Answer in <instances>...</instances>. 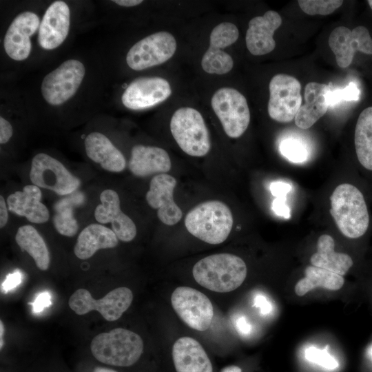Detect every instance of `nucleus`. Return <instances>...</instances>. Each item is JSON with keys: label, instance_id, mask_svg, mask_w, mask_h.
Masks as SVG:
<instances>
[{"label": "nucleus", "instance_id": "nucleus-30", "mask_svg": "<svg viewBox=\"0 0 372 372\" xmlns=\"http://www.w3.org/2000/svg\"><path fill=\"white\" fill-rule=\"evenodd\" d=\"M53 223L56 231L65 236H74L79 229L76 220L74 217L71 203L63 199L56 203Z\"/></svg>", "mask_w": 372, "mask_h": 372}, {"label": "nucleus", "instance_id": "nucleus-8", "mask_svg": "<svg viewBox=\"0 0 372 372\" xmlns=\"http://www.w3.org/2000/svg\"><path fill=\"white\" fill-rule=\"evenodd\" d=\"M83 64L76 59H69L48 74L41 83L43 99L52 105H60L76 92L85 76Z\"/></svg>", "mask_w": 372, "mask_h": 372}, {"label": "nucleus", "instance_id": "nucleus-35", "mask_svg": "<svg viewBox=\"0 0 372 372\" xmlns=\"http://www.w3.org/2000/svg\"><path fill=\"white\" fill-rule=\"evenodd\" d=\"M360 91L354 83H350L344 89L329 90L327 100L329 106H333L342 101H358Z\"/></svg>", "mask_w": 372, "mask_h": 372}, {"label": "nucleus", "instance_id": "nucleus-3", "mask_svg": "<svg viewBox=\"0 0 372 372\" xmlns=\"http://www.w3.org/2000/svg\"><path fill=\"white\" fill-rule=\"evenodd\" d=\"M233 223L230 209L219 200L198 205L185 218V225L191 234L211 245L220 244L228 238Z\"/></svg>", "mask_w": 372, "mask_h": 372}, {"label": "nucleus", "instance_id": "nucleus-31", "mask_svg": "<svg viewBox=\"0 0 372 372\" xmlns=\"http://www.w3.org/2000/svg\"><path fill=\"white\" fill-rule=\"evenodd\" d=\"M233 65L231 56L219 48L209 47L201 60L202 68L209 74H226L232 69Z\"/></svg>", "mask_w": 372, "mask_h": 372}, {"label": "nucleus", "instance_id": "nucleus-34", "mask_svg": "<svg viewBox=\"0 0 372 372\" xmlns=\"http://www.w3.org/2000/svg\"><path fill=\"white\" fill-rule=\"evenodd\" d=\"M280 153L293 163H302L307 159L308 152L306 146L299 140L287 138L280 144Z\"/></svg>", "mask_w": 372, "mask_h": 372}, {"label": "nucleus", "instance_id": "nucleus-24", "mask_svg": "<svg viewBox=\"0 0 372 372\" xmlns=\"http://www.w3.org/2000/svg\"><path fill=\"white\" fill-rule=\"evenodd\" d=\"M85 148L87 156L105 170L120 172L125 167L123 154L101 133L88 134L85 140Z\"/></svg>", "mask_w": 372, "mask_h": 372}, {"label": "nucleus", "instance_id": "nucleus-6", "mask_svg": "<svg viewBox=\"0 0 372 372\" xmlns=\"http://www.w3.org/2000/svg\"><path fill=\"white\" fill-rule=\"evenodd\" d=\"M211 105L226 134L241 136L250 122V112L245 97L237 90L222 87L211 97Z\"/></svg>", "mask_w": 372, "mask_h": 372}, {"label": "nucleus", "instance_id": "nucleus-7", "mask_svg": "<svg viewBox=\"0 0 372 372\" xmlns=\"http://www.w3.org/2000/svg\"><path fill=\"white\" fill-rule=\"evenodd\" d=\"M132 300V291L125 287L114 289L99 300H95L87 290L79 289L70 297L68 304L78 315L96 310L106 320L114 321L119 319L130 307Z\"/></svg>", "mask_w": 372, "mask_h": 372}, {"label": "nucleus", "instance_id": "nucleus-45", "mask_svg": "<svg viewBox=\"0 0 372 372\" xmlns=\"http://www.w3.org/2000/svg\"><path fill=\"white\" fill-rule=\"evenodd\" d=\"M114 3L124 7H133L141 4L143 1L141 0H114Z\"/></svg>", "mask_w": 372, "mask_h": 372}, {"label": "nucleus", "instance_id": "nucleus-50", "mask_svg": "<svg viewBox=\"0 0 372 372\" xmlns=\"http://www.w3.org/2000/svg\"><path fill=\"white\" fill-rule=\"evenodd\" d=\"M371 355H372V349H371Z\"/></svg>", "mask_w": 372, "mask_h": 372}, {"label": "nucleus", "instance_id": "nucleus-44", "mask_svg": "<svg viewBox=\"0 0 372 372\" xmlns=\"http://www.w3.org/2000/svg\"><path fill=\"white\" fill-rule=\"evenodd\" d=\"M236 327L240 333L244 334L247 333L250 330V326L244 318H238L236 322Z\"/></svg>", "mask_w": 372, "mask_h": 372}, {"label": "nucleus", "instance_id": "nucleus-19", "mask_svg": "<svg viewBox=\"0 0 372 372\" xmlns=\"http://www.w3.org/2000/svg\"><path fill=\"white\" fill-rule=\"evenodd\" d=\"M282 23L280 14L273 10L256 17L249 22L245 41L251 54L261 56L271 52L276 46L273 34Z\"/></svg>", "mask_w": 372, "mask_h": 372}, {"label": "nucleus", "instance_id": "nucleus-38", "mask_svg": "<svg viewBox=\"0 0 372 372\" xmlns=\"http://www.w3.org/2000/svg\"><path fill=\"white\" fill-rule=\"evenodd\" d=\"M270 191L273 196L276 197H286L291 189V186L286 183L278 181L270 185Z\"/></svg>", "mask_w": 372, "mask_h": 372}, {"label": "nucleus", "instance_id": "nucleus-47", "mask_svg": "<svg viewBox=\"0 0 372 372\" xmlns=\"http://www.w3.org/2000/svg\"><path fill=\"white\" fill-rule=\"evenodd\" d=\"M93 372H117V371L113 369L98 366L94 369Z\"/></svg>", "mask_w": 372, "mask_h": 372}, {"label": "nucleus", "instance_id": "nucleus-28", "mask_svg": "<svg viewBox=\"0 0 372 372\" xmlns=\"http://www.w3.org/2000/svg\"><path fill=\"white\" fill-rule=\"evenodd\" d=\"M304 273V278L300 279L295 286V293L298 296H302L316 287L338 290L344 283L342 276L313 265L307 267Z\"/></svg>", "mask_w": 372, "mask_h": 372}, {"label": "nucleus", "instance_id": "nucleus-18", "mask_svg": "<svg viewBox=\"0 0 372 372\" xmlns=\"http://www.w3.org/2000/svg\"><path fill=\"white\" fill-rule=\"evenodd\" d=\"M101 203L94 211L95 219L100 223H112V231L123 242L132 240L136 235L133 220L121 209L118 194L112 189H105L100 195Z\"/></svg>", "mask_w": 372, "mask_h": 372}, {"label": "nucleus", "instance_id": "nucleus-36", "mask_svg": "<svg viewBox=\"0 0 372 372\" xmlns=\"http://www.w3.org/2000/svg\"><path fill=\"white\" fill-rule=\"evenodd\" d=\"M304 355L306 359L309 362L327 369H334L338 366L337 360L325 350L311 347L307 349Z\"/></svg>", "mask_w": 372, "mask_h": 372}, {"label": "nucleus", "instance_id": "nucleus-25", "mask_svg": "<svg viewBox=\"0 0 372 372\" xmlns=\"http://www.w3.org/2000/svg\"><path fill=\"white\" fill-rule=\"evenodd\" d=\"M118 245L114 232L99 224H91L78 236L74 247L76 256L81 260L91 258L99 249L114 248Z\"/></svg>", "mask_w": 372, "mask_h": 372}, {"label": "nucleus", "instance_id": "nucleus-21", "mask_svg": "<svg viewBox=\"0 0 372 372\" xmlns=\"http://www.w3.org/2000/svg\"><path fill=\"white\" fill-rule=\"evenodd\" d=\"M129 169L135 176L145 177L166 174L172 167L167 152L158 147L137 145L132 147Z\"/></svg>", "mask_w": 372, "mask_h": 372}, {"label": "nucleus", "instance_id": "nucleus-32", "mask_svg": "<svg viewBox=\"0 0 372 372\" xmlns=\"http://www.w3.org/2000/svg\"><path fill=\"white\" fill-rule=\"evenodd\" d=\"M239 36L237 27L231 23L223 22L217 25L211 31L209 46L214 48H225L234 43Z\"/></svg>", "mask_w": 372, "mask_h": 372}, {"label": "nucleus", "instance_id": "nucleus-14", "mask_svg": "<svg viewBox=\"0 0 372 372\" xmlns=\"http://www.w3.org/2000/svg\"><path fill=\"white\" fill-rule=\"evenodd\" d=\"M329 45L342 68L351 63L356 51L372 54V39L368 29L362 25L352 30L344 26L335 28L330 34Z\"/></svg>", "mask_w": 372, "mask_h": 372}, {"label": "nucleus", "instance_id": "nucleus-48", "mask_svg": "<svg viewBox=\"0 0 372 372\" xmlns=\"http://www.w3.org/2000/svg\"><path fill=\"white\" fill-rule=\"evenodd\" d=\"M0 332H1V334H0V337H1V340H0V342H1V349L2 348V344H3V341H2V337H3V323H2V321L1 320L0 322Z\"/></svg>", "mask_w": 372, "mask_h": 372}, {"label": "nucleus", "instance_id": "nucleus-1", "mask_svg": "<svg viewBox=\"0 0 372 372\" xmlns=\"http://www.w3.org/2000/svg\"><path fill=\"white\" fill-rule=\"evenodd\" d=\"M244 260L231 254L207 256L194 266L192 274L202 287L218 293L232 291L239 287L247 276Z\"/></svg>", "mask_w": 372, "mask_h": 372}, {"label": "nucleus", "instance_id": "nucleus-2", "mask_svg": "<svg viewBox=\"0 0 372 372\" xmlns=\"http://www.w3.org/2000/svg\"><path fill=\"white\" fill-rule=\"evenodd\" d=\"M330 200V214L341 233L350 238L363 236L369 216L362 192L353 185L343 183L335 189Z\"/></svg>", "mask_w": 372, "mask_h": 372}, {"label": "nucleus", "instance_id": "nucleus-16", "mask_svg": "<svg viewBox=\"0 0 372 372\" xmlns=\"http://www.w3.org/2000/svg\"><path fill=\"white\" fill-rule=\"evenodd\" d=\"M39 17L32 12L17 15L8 28L3 40L6 54L15 61H23L31 52L30 37L39 28Z\"/></svg>", "mask_w": 372, "mask_h": 372}, {"label": "nucleus", "instance_id": "nucleus-13", "mask_svg": "<svg viewBox=\"0 0 372 372\" xmlns=\"http://www.w3.org/2000/svg\"><path fill=\"white\" fill-rule=\"evenodd\" d=\"M172 94L169 82L158 76L140 77L126 87L122 103L128 109L141 110L152 107L165 101Z\"/></svg>", "mask_w": 372, "mask_h": 372}, {"label": "nucleus", "instance_id": "nucleus-9", "mask_svg": "<svg viewBox=\"0 0 372 372\" xmlns=\"http://www.w3.org/2000/svg\"><path fill=\"white\" fill-rule=\"evenodd\" d=\"M30 178L33 185L64 196L76 191L80 180L58 160L44 154H37L32 161Z\"/></svg>", "mask_w": 372, "mask_h": 372}, {"label": "nucleus", "instance_id": "nucleus-17", "mask_svg": "<svg viewBox=\"0 0 372 372\" xmlns=\"http://www.w3.org/2000/svg\"><path fill=\"white\" fill-rule=\"evenodd\" d=\"M70 17V8L63 1L48 7L39 28L38 41L42 48L52 50L62 44L69 32Z\"/></svg>", "mask_w": 372, "mask_h": 372}, {"label": "nucleus", "instance_id": "nucleus-15", "mask_svg": "<svg viewBox=\"0 0 372 372\" xmlns=\"http://www.w3.org/2000/svg\"><path fill=\"white\" fill-rule=\"evenodd\" d=\"M176 180L167 174L154 176L149 184L145 198L148 205L157 209L159 220L167 225L176 224L182 218L180 208L174 200V191Z\"/></svg>", "mask_w": 372, "mask_h": 372}, {"label": "nucleus", "instance_id": "nucleus-26", "mask_svg": "<svg viewBox=\"0 0 372 372\" xmlns=\"http://www.w3.org/2000/svg\"><path fill=\"white\" fill-rule=\"evenodd\" d=\"M334 247L335 242L331 236L321 235L317 242V251L311 256L310 261L313 266L343 276L353 266V262L348 254L336 252Z\"/></svg>", "mask_w": 372, "mask_h": 372}, {"label": "nucleus", "instance_id": "nucleus-37", "mask_svg": "<svg viewBox=\"0 0 372 372\" xmlns=\"http://www.w3.org/2000/svg\"><path fill=\"white\" fill-rule=\"evenodd\" d=\"M285 200L286 197H276L273 201L272 209L277 215L288 219L291 216L290 209Z\"/></svg>", "mask_w": 372, "mask_h": 372}, {"label": "nucleus", "instance_id": "nucleus-29", "mask_svg": "<svg viewBox=\"0 0 372 372\" xmlns=\"http://www.w3.org/2000/svg\"><path fill=\"white\" fill-rule=\"evenodd\" d=\"M355 147L360 164L372 170V106L360 114L355 130Z\"/></svg>", "mask_w": 372, "mask_h": 372}, {"label": "nucleus", "instance_id": "nucleus-23", "mask_svg": "<svg viewBox=\"0 0 372 372\" xmlns=\"http://www.w3.org/2000/svg\"><path fill=\"white\" fill-rule=\"evenodd\" d=\"M331 90L329 85L310 82L304 88V103L298 110L295 123L301 129L311 127L327 112L329 104L327 94Z\"/></svg>", "mask_w": 372, "mask_h": 372}, {"label": "nucleus", "instance_id": "nucleus-43", "mask_svg": "<svg viewBox=\"0 0 372 372\" xmlns=\"http://www.w3.org/2000/svg\"><path fill=\"white\" fill-rule=\"evenodd\" d=\"M255 304L260 307L262 313H267L269 312L271 307L265 297L258 296L255 298Z\"/></svg>", "mask_w": 372, "mask_h": 372}, {"label": "nucleus", "instance_id": "nucleus-20", "mask_svg": "<svg viewBox=\"0 0 372 372\" xmlns=\"http://www.w3.org/2000/svg\"><path fill=\"white\" fill-rule=\"evenodd\" d=\"M172 358L176 372H213L207 354L192 338L185 336L175 342Z\"/></svg>", "mask_w": 372, "mask_h": 372}, {"label": "nucleus", "instance_id": "nucleus-46", "mask_svg": "<svg viewBox=\"0 0 372 372\" xmlns=\"http://www.w3.org/2000/svg\"><path fill=\"white\" fill-rule=\"evenodd\" d=\"M220 372H242V369L235 365H231L223 368Z\"/></svg>", "mask_w": 372, "mask_h": 372}, {"label": "nucleus", "instance_id": "nucleus-42", "mask_svg": "<svg viewBox=\"0 0 372 372\" xmlns=\"http://www.w3.org/2000/svg\"><path fill=\"white\" fill-rule=\"evenodd\" d=\"M8 220V207L4 198L2 196H0V227H3Z\"/></svg>", "mask_w": 372, "mask_h": 372}, {"label": "nucleus", "instance_id": "nucleus-10", "mask_svg": "<svg viewBox=\"0 0 372 372\" xmlns=\"http://www.w3.org/2000/svg\"><path fill=\"white\" fill-rule=\"evenodd\" d=\"M268 114L280 123H289L295 118L302 105L301 85L292 76L278 74L269 82Z\"/></svg>", "mask_w": 372, "mask_h": 372}, {"label": "nucleus", "instance_id": "nucleus-5", "mask_svg": "<svg viewBox=\"0 0 372 372\" xmlns=\"http://www.w3.org/2000/svg\"><path fill=\"white\" fill-rule=\"evenodd\" d=\"M170 130L180 148L188 155L200 157L209 152V132L203 117L196 109H178L172 116Z\"/></svg>", "mask_w": 372, "mask_h": 372}, {"label": "nucleus", "instance_id": "nucleus-39", "mask_svg": "<svg viewBox=\"0 0 372 372\" xmlns=\"http://www.w3.org/2000/svg\"><path fill=\"white\" fill-rule=\"evenodd\" d=\"M13 130L11 124L3 117H0V143L4 144L12 137Z\"/></svg>", "mask_w": 372, "mask_h": 372}, {"label": "nucleus", "instance_id": "nucleus-49", "mask_svg": "<svg viewBox=\"0 0 372 372\" xmlns=\"http://www.w3.org/2000/svg\"><path fill=\"white\" fill-rule=\"evenodd\" d=\"M368 3H369L370 8H371V10H372V0H369V1H368Z\"/></svg>", "mask_w": 372, "mask_h": 372}, {"label": "nucleus", "instance_id": "nucleus-12", "mask_svg": "<svg viewBox=\"0 0 372 372\" xmlns=\"http://www.w3.org/2000/svg\"><path fill=\"white\" fill-rule=\"evenodd\" d=\"M176 41L169 32L161 31L136 43L128 51L126 62L134 70H142L168 61L175 53Z\"/></svg>", "mask_w": 372, "mask_h": 372}, {"label": "nucleus", "instance_id": "nucleus-41", "mask_svg": "<svg viewBox=\"0 0 372 372\" xmlns=\"http://www.w3.org/2000/svg\"><path fill=\"white\" fill-rule=\"evenodd\" d=\"M34 312H40L51 304L50 296L48 292L40 293L33 302Z\"/></svg>", "mask_w": 372, "mask_h": 372}, {"label": "nucleus", "instance_id": "nucleus-22", "mask_svg": "<svg viewBox=\"0 0 372 372\" xmlns=\"http://www.w3.org/2000/svg\"><path fill=\"white\" fill-rule=\"evenodd\" d=\"M41 191L34 185H28L22 191H17L8 196L9 211L33 223L41 224L48 220L50 213L47 207L41 202Z\"/></svg>", "mask_w": 372, "mask_h": 372}, {"label": "nucleus", "instance_id": "nucleus-33", "mask_svg": "<svg viewBox=\"0 0 372 372\" xmlns=\"http://www.w3.org/2000/svg\"><path fill=\"white\" fill-rule=\"evenodd\" d=\"M301 10L309 15H327L333 12L343 3L340 0H299Z\"/></svg>", "mask_w": 372, "mask_h": 372}, {"label": "nucleus", "instance_id": "nucleus-11", "mask_svg": "<svg viewBox=\"0 0 372 372\" xmlns=\"http://www.w3.org/2000/svg\"><path fill=\"white\" fill-rule=\"evenodd\" d=\"M171 302L177 315L190 328L203 331L210 327L213 305L202 292L186 286L178 287L172 294Z\"/></svg>", "mask_w": 372, "mask_h": 372}, {"label": "nucleus", "instance_id": "nucleus-40", "mask_svg": "<svg viewBox=\"0 0 372 372\" xmlns=\"http://www.w3.org/2000/svg\"><path fill=\"white\" fill-rule=\"evenodd\" d=\"M21 281V274L19 271L9 274L1 285V289L6 292L16 287Z\"/></svg>", "mask_w": 372, "mask_h": 372}, {"label": "nucleus", "instance_id": "nucleus-27", "mask_svg": "<svg viewBox=\"0 0 372 372\" xmlns=\"http://www.w3.org/2000/svg\"><path fill=\"white\" fill-rule=\"evenodd\" d=\"M15 240L19 247L34 259L39 269L45 271L49 268L50 257L47 245L34 227L31 225L20 227Z\"/></svg>", "mask_w": 372, "mask_h": 372}, {"label": "nucleus", "instance_id": "nucleus-4", "mask_svg": "<svg viewBox=\"0 0 372 372\" xmlns=\"http://www.w3.org/2000/svg\"><path fill=\"white\" fill-rule=\"evenodd\" d=\"M90 349L99 362L116 366L135 364L143 351V342L137 333L123 328L96 335L91 341Z\"/></svg>", "mask_w": 372, "mask_h": 372}]
</instances>
